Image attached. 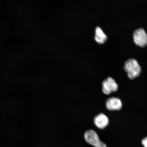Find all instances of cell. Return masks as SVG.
Masks as SVG:
<instances>
[{
  "instance_id": "1",
  "label": "cell",
  "mask_w": 147,
  "mask_h": 147,
  "mask_svg": "<svg viewBox=\"0 0 147 147\" xmlns=\"http://www.w3.org/2000/svg\"><path fill=\"white\" fill-rule=\"evenodd\" d=\"M124 69L127 73L129 78L131 80L138 76L141 71L138 62L133 58L130 59L125 62Z\"/></svg>"
},
{
  "instance_id": "2",
  "label": "cell",
  "mask_w": 147,
  "mask_h": 147,
  "mask_svg": "<svg viewBox=\"0 0 147 147\" xmlns=\"http://www.w3.org/2000/svg\"><path fill=\"white\" fill-rule=\"evenodd\" d=\"M84 139L89 144L95 147H107L105 143L100 140L96 132L93 130H89L85 132Z\"/></svg>"
},
{
  "instance_id": "3",
  "label": "cell",
  "mask_w": 147,
  "mask_h": 147,
  "mask_svg": "<svg viewBox=\"0 0 147 147\" xmlns=\"http://www.w3.org/2000/svg\"><path fill=\"white\" fill-rule=\"evenodd\" d=\"M102 91L106 95H109L116 92L118 89V86L115 80L111 77H108L102 83Z\"/></svg>"
},
{
  "instance_id": "4",
  "label": "cell",
  "mask_w": 147,
  "mask_h": 147,
  "mask_svg": "<svg viewBox=\"0 0 147 147\" xmlns=\"http://www.w3.org/2000/svg\"><path fill=\"white\" fill-rule=\"evenodd\" d=\"M133 38L136 45L141 47H144L147 45V34L143 28H140L135 31Z\"/></svg>"
},
{
  "instance_id": "5",
  "label": "cell",
  "mask_w": 147,
  "mask_h": 147,
  "mask_svg": "<svg viewBox=\"0 0 147 147\" xmlns=\"http://www.w3.org/2000/svg\"><path fill=\"white\" fill-rule=\"evenodd\" d=\"M106 107L110 111H117L121 109L122 103L120 99L115 97H110L107 99L106 102Z\"/></svg>"
},
{
  "instance_id": "6",
  "label": "cell",
  "mask_w": 147,
  "mask_h": 147,
  "mask_svg": "<svg viewBox=\"0 0 147 147\" xmlns=\"http://www.w3.org/2000/svg\"><path fill=\"white\" fill-rule=\"evenodd\" d=\"M94 123L97 128L104 129L109 124V119L105 114L100 113L94 117Z\"/></svg>"
},
{
  "instance_id": "7",
  "label": "cell",
  "mask_w": 147,
  "mask_h": 147,
  "mask_svg": "<svg viewBox=\"0 0 147 147\" xmlns=\"http://www.w3.org/2000/svg\"><path fill=\"white\" fill-rule=\"evenodd\" d=\"M95 39L97 42L100 44L104 43L107 39L106 35L100 27L97 26L95 28Z\"/></svg>"
},
{
  "instance_id": "8",
  "label": "cell",
  "mask_w": 147,
  "mask_h": 147,
  "mask_svg": "<svg viewBox=\"0 0 147 147\" xmlns=\"http://www.w3.org/2000/svg\"><path fill=\"white\" fill-rule=\"evenodd\" d=\"M142 143L144 147H147V137L143 138L142 141Z\"/></svg>"
}]
</instances>
